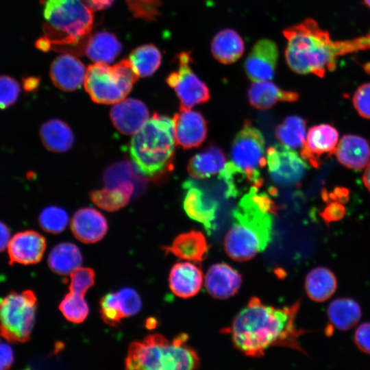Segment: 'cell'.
<instances>
[{"mask_svg":"<svg viewBox=\"0 0 370 370\" xmlns=\"http://www.w3.org/2000/svg\"><path fill=\"white\" fill-rule=\"evenodd\" d=\"M48 265L55 273L62 275H70L82 262V256L79 249L71 243H62L56 245L48 256Z\"/></svg>","mask_w":370,"mask_h":370,"instance_id":"obj_33","label":"cell"},{"mask_svg":"<svg viewBox=\"0 0 370 370\" xmlns=\"http://www.w3.org/2000/svg\"><path fill=\"white\" fill-rule=\"evenodd\" d=\"M136 195L135 186L132 184H122L114 187H106L91 191V201L100 208L116 211L125 206L132 196Z\"/></svg>","mask_w":370,"mask_h":370,"instance_id":"obj_31","label":"cell"},{"mask_svg":"<svg viewBox=\"0 0 370 370\" xmlns=\"http://www.w3.org/2000/svg\"><path fill=\"white\" fill-rule=\"evenodd\" d=\"M59 309L68 321L74 323L83 322L89 312L84 295L70 291L60 303Z\"/></svg>","mask_w":370,"mask_h":370,"instance_id":"obj_37","label":"cell"},{"mask_svg":"<svg viewBox=\"0 0 370 370\" xmlns=\"http://www.w3.org/2000/svg\"><path fill=\"white\" fill-rule=\"evenodd\" d=\"M92 12L82 0H47L44 31L51 47L77 46L92 29Z\"/></svg>","mask_w":370,"mask_h":370,"instance_id":"obj_6","label":"cell"},{"mask_svg":"<svg viewBox=\"0 0 370 370\" xmlns=\"http://www.w3.org/2000/svg\"><path fill=\"white\" fill-rule=\"evenodd\" d=\"M129 60L138 75L145 77L153 75L159 68L162 55L155 45L147 44L134 49Z\"/></svg>","mask_w":370,"mask_h":370,"instance_id":"obj_35","label":"cell"},{"mask_svg":"<svg viewBox=\"0 0 370 370\" xmlns=\"http://www.w3.org/2000/svg\"><path fill=\"white\" fill-rule=\"evenodd\" d=\"M110 119L114 127L125 135L135 134L149 119L145 104L136 99H124L110 110Z\"/></svg>","mask_w":370,"mask_h":370,"instance_id":"obj_17","label":"cell"},{"mask_svg":"<svg viewBox=\"0 0 370 370\" xmlns=\"http://www.w3.org/2000/svg\"><path fill=\"white\" fill-rule=\"evenodd\" d=\"M175 143L173 119L154 113L134 134L129 152L141 174L147 178L158 180L173 170Z\"/></svg>","mask_w":370,"mask_h":370,"instance_id":"obj_4","label":"cell"},{"mask_svg":"<svg viewBox=\"0 0 370 370\" xmlns=\"http://www.w3.org/2000/svg\"><path fill=\"white\" fill-rule=\"evenodd\" d=\"M177 145L188 149L199 146L207 134V123L204 116L190 109H180L173 119Z\"/></svg>","mask_w":370,"mask_h":370,"instance_id":"obj_15","label":"cell"},{"mask_svg":"<svg viewBox=\"0 0 370 370\" xmlns=\"http://www.w3.org/2000/svg\"><path fill=\"white\" fill-rule=\"evenodd\" d=\"M20 92V84L16 79L6 75H0V109L14 105Z\"/></svg>","mask_w":370,"mask_h":370,"instance_id":"obj_41","label":"cell"},{"mask_svg":"<svg viewBox=\"0 0 370 370\" xmlns=\"http://www.w3.org/2000/svg\"><path fill=\"white\" fill-rule=\"evenodd\" d=\"M35 46L38 49L43 52H47L51 49V43L45 35L36 41Z\"/></svg>","mask_w":370,"mask_h":370,"instance_id":"obj_50","label":"cell"},{"mask_svg":"<svg viewBox=\"0 0 370 370\" xmlns=\"http://www.w3.org/2000/svg\"><path fill=\"white\" fill-rule=\"evenodd\" d=\"M157 321L153 318H149L146 321V327L148 329H153L156 327Z\"/></svg>","mask_w":370,"mask_h":370,"instance_id":"obj_52","label":"cell"},{"mask_svg":"<svg viewBox=\"0 0 370 370\" xmlns=\"http://www.w3.org/2000/svg\"><path fill=\"white\" fill-rule=\"evenodd\" d=\"M202 284V271L193 263L177 262L170 271L169 286L179 297L186 299L195 296L201 290Z\"/></svg>","mask_w":370,"mask_h":370,"instance_id":"obj_21","label":"cell"},{"mask_svg":"<svg viewBox=\"0 0 370 370\" xmlns=\"http://www.w3.org/2000/svg\"><path fill=\"white\" fill-rule=\"evenodd\" d=\"M40 77L27 76L23 78V87L26 92H32L37 90L40 85Z\"/></svg>","mask_w":370,"mask_h":370,"instance_id":"obj_48","label":"cell"},{"mask_svg":"<svg viewBox=\"0 0 370 370\" xmlns=\"http://www.w3.org/2000/svg\"><path fill=\"white\" fill-rule=\"evenodd\" d=\"M338 138V132L330 125L311 127L302 146L301 158L312 167H319L323 156H330L335 153Z\"/></svg>","mask_w":370,"mask_h":370,"instance_id":"obj_14","label":"cell"},{"mask_svg":"<svg viewBox=\"0 0 370 370\" xmlns=\"http://www.w3.org/2000/svg\"><path fill=\"white\" fill-rule=\"evenodd\" d=\"M306 121L301 117L288 116L276 127V137L290 149L299 148L306 140Z\"/></svg>","mask_w":370,"mask_h":370,"instance_id":"obj_34","label":"cell"},{"mask_svg":"<svg viewBox=\"0 0 370 370\" xmlns=\"http://www.w3.org/2000/svg\"><path fill=\"white\" fill-rule=\"evenodd\" d=\"M40 136L43 145L56 153L69 151L74 143V134L70 127L57 119L49 120L41 125Z\"/></svg>","mask_w":370,"mask_h":370,"instance_id":"obj_29","label":"cell"},{"mask_svg":"<svg viewBox=\"0 0 370 370\" xmlns=\"http://www.w3.org/2000/svg\"><path fill=\"white\" fill-rule=\"evenodd\" d=\"M38 222L45 232L60 234L68 225L69 215L64 209L51 206L42 210L38 217Z\"/></svg>","mask_w":370,"mask_h":370,"instance_id":"obj_38","label":"cell"},{"mask_svg":"<svg viewBox=\"0 0 370 370\" xmlns=\"http://www.w3.org/2000/svg\"><path fill=\"white\" fill-rule=\"evenodd\" d=\"M95 273L89 267H79L70 274V292L85 295L95 284Z\"/></svg>","mask_w":370,"mask_h":370,"instance_id":"obj_40","label":"cell"},{"mask_svg":"<svg viewBox=\"0 0 370 370\" xmlns=\"http://www.w3.org/2000/svg\"><path fill=\"white\" fill-rule=\"evenodd\" d=\"M183 187L186 190L183 207L187 215L201 223L208 234L215 229V220L219 208L217 200L207 195L193 180H187Z\"/></svg>","mask_w":370,"mask_h":370,"instance_id":"obj_12","label":"cell"},{"mask_svg":"<svg viewBox=\"0 0 370 370\" xmlns=\"http://www.w3.org/2000/svg\"><path fill=\"white\" fill-rule=\"evenodd\" d=\"M86 69L83 63L71 54L57 57L50 67L53 84L61 90L73 91L84 83Z\"/></svg>","mask_w":370,"mask_h":370,"instance_id":"obj_18","label":"cell"},{"mask_svg":"<svg viewBox=\"0 0 370 370\" xmlns=\"http://www.w3.org/2000/svg\"><path fill=\"white\" fill-rule=\"evenodd\" d=\"M164 250L182 260L197 262L206 258L208 245L201 232L192 230L179 234Z\"/></svg>","mask_w":370,"mask_h":370,"instance_id":"obj_24","label":"cell"},{"mask_svg":"<svg viewBox=\"0 0 370 370\" xmlns=\"http://www.w3.org/2000/svg\"><path fill=\"white\" fill-rule=\"evenodd\" d=\"M354 341L361 352L370 355V322L363 323L356 328Z\"/></svg>","mask_w":370,"mask_h":370,"instance_id":"obj_44","label":"cell"},{"mask_svg":"<svg viewBox=\"0 0 370 370\" xmlns=\"http://www.w3.org/2000/svg\"><path fill=\"white\" fill-rule=\"evenodd\" d=\"M244 50L243 38L232 29L219 31L212 40V54L221 64L234 63L243 56Z\"/></svg>","mask_w":370,"mask_h":370,"instance_id":"obj_26","label":"cell"},{"mask_svg":"<svg viewBox=\"0 0 370 370\" xmlns=\"http://www.w3.org/2000/svg\"><path fill=\"white\" fill-rule=\"evenodd\" d=\"M335 153L341 164L355 170L367 166L370 159L368 141L356 135L343 136L336 146Z\"/></svg>","mask_w":370,"mask_h":370,"instance_id":"obj_22","label":"cell"},{"mask_svg":"<svg viewBox=\"0 0 370 370\" xmlns=\"http://www.w3.org/2000/svg\"><path fill=\"white\" fill-rule=\"evenodd\" d=\"M322 198L326 202L338 201L344 204L348 201L349 190L343 187L335 188L333 192L328 193L326 190L322 191Z\"/></svg>","mask_w":370,"mask_h":370,"instance_id":"obj_45","label":"cell"},{"mask_svg":"<svg viewBox=\"0 0 370 370\" xmlns=\"http://www.w3.org/2000/svg\"><path fill=\"white\" fill-rule=\"evenodd\" d=\"M92 11H98L109 8L114 0H82Z\"/></svg>","mask_w":370,"mask_h":370,"instance_id":"obj_47","label":"cell"},{"mask_svg":"<svg viewBox=\"0 0 370 370\" xmlns=\"http://www.w3.org/2000/svg\"><path fill=\"white\" fill-rule=\"evenodd\" d=\"M100 312L103 321L110 326L117 325L123 319L127 317L125 302L119 291L102 297Z\"/></svg>","mask_w":370,"mask_h":370,"instance_id":"obj_36","label":"cell"},{"mask_svg":"<svg viewBox=\"0 0 370 370\" xmlns=\"http://www.w3.org/2000/svg\"><path fill=\"white\" fill-rule=\"evenodd\" d=\"M7 249L11 262L34 264L42 258L46 249V240L38 232L25 230L14 235Z\"/></svg>","mask_w":370,"mask_h":370,"instance_id":"obj_16","label":"cell"},{"mask_svg":"<svg viewBox=\"0 0 370 370\" xmlns=\"http://www.w3.org/2000/svg\"><path fill=\"white\" fill-rule=\"evenodd\" d=\"M251 106L267 110L279 101L293 102L299 98L297 92L285 90L269 80L253 82L247 92Z\"/></svg>","mask_w":370,"mask_h":370,"instance_id":"obj_23","label":"cell"},{"mask_svg":"<svg viewBox=\"0 0 370 370\" xmlns=\"http://www.w3.org/2000/svg\"><path fill=\"white\" fill-rule=\"evenodd\" d=\"M178 62L177 71L168 75L166 82L174 89L180 101V109H190L195 105L208 101V88L191 68L193 60L190 52L180 53Z\"/></svg>","mask_w":370,"mask_h":370,"instance_id":"obj_10","label":"cell"},{"mask_svg":"<svg viewBox=\"0 0 370 370\" xmlns=\"http://www.w3.org/2000/svg\"><path fill=\"white\" fill-rule=\"evenodd\" d=\"M353 104L362 117L370 119V82L357 88L353 96Z\"/></svg>","mask_w":370,"mask_h":370,"instance_id":"obj_42","label":"cell"},{"mask_svg":"<svg viewBox=\"0 0 370 370\" xmlns=\"http://www.w3.org/2000/svg\"><path fill=\"white\" fill-rule=\"evenodd\" d=\"M36 297L33 291L12 292L0 298V334L7 341L29 339L36 317Z\"/></svg>","mask_w":370,"mask_h":370,"instance_id":"obj_8","label":"cell"},{"mask_svg":"<svg viewBox=\"0 0 370 370\" xmlns=\"http://www.w3.org/2000/svg\"><path fill=\"white\" fill-rule=\"evenodd\" d=\"M225 164L226 158L222 149L210 145L190 159L187 169L191 177L204 179L220 174Z\"/></svg>","mask_w":370,"mask_h":370,"instance_id":"obj_25","label":"cell"},{"mask_svg":"<svg viewBox=\"0 0 370 370\" xmlns=\"http://www.w3.org/2000/svg\"><path fill=\"white\" fill-rule=\"evenodd\" d=\"M242 284L240 273L225 263L212 264L205 276L208 292L217 299H227L236 294Z\"/></svg>","mask_w":370,"mask_h":370,"instance_id":"obj_20","label":"cell"},{"mask_svg":"<svg viewBox=\"0 0 370 370\" xmlns=\"http://www.w3.org/2000/svg\"><path fill=\"white\" fill-rule=\"evenodd\" d=\"M265 156V142L262 134L250 122L246 121L234 138L230 162L260 188L263 183L260 169L267 163Z\"/></svg>","mask_w":370,"mask_h":370,"instance_id":"obj_9","label":"cell"},{"mask_svg":"<svg viewBox=\"0 0 370 370\" xmlns=\"http://www.w3.org/2000/svg\"><path fill=\"white\" fill-rule=\"evenodd\" d=\"M71 230L74 236L84 243H95L101 240L108 231L105 217L92 208H80L73 214Z\"/></svg>","mask_w":370,"mask_h":370,"instance_id":"obj_19","label":"cell"},{"mask_svg":"<svg viewBox=\"0 0 370 370\" xmlns=\"http://www.w3.org/2000/svg\"><path fill=\"white\" fill-rule=\"evenodd\" d=\"M364 2L370 8V0H364Z\"/></svg>","mask_w":370,"mask_h":370,"instance_id":"obj_53","label":"cell"},{"mask_svg":"<svg viewBox=\"0 0 370 370\" xmlns=\"http://www.w3.org/2000/svg\"><path fill=\"white\" fill-rule=\"evenodd\" d=\"M14 362V352L10 345L0 341V370L10 368Z\"/></svg>","mask_w":370,"mask_h":370,"instance_id":"obj_46","label":"cell"},{"mask_svg":"<svg viewBox=\"0 0 370 370\" xmlns=\"http://www.w3.org/2000/svg\"><path fill=\"white\" fill-rule=\"evenodd\" d=\"M268 170L277 184L288 186L298 183L308 168L298 153L283 144L270 147L267 152Z\"/></svg>","mask_w":370,"mask_h":370,"instance_id":"obj_11","label":"cell"},{"mask_svg":"<svg viewBox=\"0 0 370 370\" xmlns=\"http://www.w3.org/2000/svg\"><path fill=\"white\" fill-rule=\"evenodd\" d=\"M301 302L275 308L265 305L256 297L234 317L228 333L234 346L247 356L259 357L270 347L280 346L304 354L299 338L307 331L297 327L295 319Z\"/></svg>","mask_w":370,"mask_h":370,"instance_id":"obj_1","label":"cell"},{"mask_svg":"<svg viewBox=\"0 0 370 370\" xmlns=\"http://www.w3.org/2000/svg\"><path fill=\"white\" fill-rule=\"evenodd\" d=\"M10 238L9 228L5 223L0 221V251L8 247Z\"/></svg>","mask_w":370,"mask_h":370,"instance_id":"obj_49","label":"cell"},{"mask_svg":"<svg viewBox=\"0 0 370 370\" xmlns=\"http://www.w3.org/2000/svg\"><path fill=\"white\" fill-rule=\"evenodd\" d=\"M188 336L180 334L169 341L160 334L131 343L125 360L126 369L188 370L199 366L196 352L187 345Z\"/></svg>","mask_w":370,"mask_h":370,"instance_id":"obj_5","label":"cell"},{"mask_svg":"<svg viewBox=\"0 0 370 370\" xmlns=\"http://www.w3.org/2000/svg\"><path fill=\"white\" fill-rule=\"evenodd\" d=\"M337 288L334 273L324 267H317L307 274L305 290L308 297L314 301L323 302L330 299Z\"/></svg>","mask_w":370,"mask_h":370,"instance_id":"obj_28","label":"cell"},{"mask_svg":"<svg viewBox=\"0 0 370 370\" xmlns=\"http://www.w3.org/2000/svg\"><path fill=\"white\" fill-rule=\"evenodd\" d=\"M121 44L116 37L108 32H99L86 40V53L96 63L110 64L121 51Z\"/></svg>","mask_w":370,"mask_h":370,"instance_id":"obj_27","label":"cell"},{"mask_svg":"<svg viewBox=\"0 0 370 370\" xmlns=\"http://www.w3.org/2000/svg\"><path fill=\"white\" fill-rule=\"evenodd\" d=\"M275 211L269 195L252 187L232 212V224L224 238L227 254L246 261L263 251L272 241Z\"/></svg>","mask_w":370,"mask_h":370,"instance_id":"obj_3","label":"cell"},{"mask_svg":"<svg viewBox=\"0 0 370 370\" xmlns=\"http://www.w3.org/2000/svg\"><path fill=\"white\" fill-rule=\"evenodd\" d=\"M103 181L106 187H114L122 184H132L136 188V195L141 194L146 185V179L127 160L116 162L108 166L103 174Z\"/></svg>","mask_w":370,"mask_h":370,"instance_id":"obj_32","label":"cell"},{"mask_svg":"<svg viewBox=\"0 0 370 370\" xmlns=\"http://www.w3.org/2000/svg\"><path fill=\"white\" fill-rule=\"evenodd\" d=\"M130 11L137 18L153 21L160 16V0H125Z\"/></svg>","mask_w":370,"mask_h":370,"instance_id":"obj_39","label":"cell"},{"mask_svg":"<svg viewBox=\"0 0 370 370\" xmlns=\"http://www.w3.org/2000/svg\"><path fill=\"white\" fill-rule=\"evenodd\" d=\"M278 58L279 51L275 42L267 38L258 40L245 59L246 75L253 82L273 79Z\"/></svg>","mask_w":370,"mask_h":370,"instance_id":"obj_13","label":"cell"},{"mask_svg":"<svg viewBox=\"0 0 370 370\" xmlns=\"http://www.w3.org/2000/svg\"><path fill=\"white\" fill-rule=\"evenodd\" d=\"M138 77L129 59L112 66L95 63L86 69L84 87L93 101L112 104L125 98Z\"/></svg>","mask_w":370,"mask_h":370,"instance_id":"obj_7","label":"cell"},{"mask_svg":"<svg viewBox=\"0 0 370 370\" xmlns=\"http://www.w3.org/2000/svg\"><path fill=\"white\" fill-rule=\"evenodd\" d=\"M362 180L365 187L370 191V162L367 165Z\"/></svg>","mask_w":370,"mask_h":370,"instance_id":"obj_51","label":"cell"},{"mask_svg":"<svg viewBox=\"0 0 370 370\" xmlns=\"http://www.w3.org/2000/svg\"><path fill=\"white\" fill-rule=\"evenodd\" d=\"M286 39L285 60L295 73L323 77L336 67L338 57L370 49V31L365 35L344 40H333L329 32L310 18L282 32Z\"/></svg>","mask_w":370,"mask_h":370,"instance_id":"obj_2","label":"cell"},{"mask_svg":"<svg viewBox=\"0 0 370 370\" xmlns=\"http://www.w3.org/2000/svg\"><path fill=\"white\" fill-rule=\"evenodd\" d=\"M332 327L347 331L360 320L362 311L359 304L353 299L341 297L332 300L327 309Z\"/></svg>","mask_w":370,"mask_h":370,"instance_id":"obj_30","label":"cell"},{"mask_svg":"<svg viewBox=\"0 0 370 370\" xmlns=\"http://www.w3.org/2000/svg\"><path fill=\"white\" fill-rule=\"evenodd\" d=\"M346 214V209L343 204L338 201H331L321 211L320 215L324 222L328 225L331 222L342 219Z\"/></svg>","mask_w":370,"mask_h":370,"instance_id":"obj_43","label":"cell"}]
</instances>
